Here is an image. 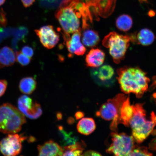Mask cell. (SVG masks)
Instances as JSON below:
<instances>
[{
	"label": "cell",
	"instance_id": "obj_1",
	"mask_svg": "<svg viewBox=\"0 0 156 156\" xmlns=\"http://www.w3.org/2000/svg\"><path fill=\"white\" fill-rule=\"evenodd\" d=\"M117 73L121 89L126 94L133 93L140 98L147 90L150 80L140 68L123 67L117 70Z\"/></svg>",
	"mask_w": 156,
	"mask_h": 156
},
{
	"label": "cell",
	"instance_id": "obj_2",
	"mask_svg": "<svg viewBox=\"0 0 156 156\" xmlns=\"http://www.w3.org/2000/svg\"><path fill=\"white\" fill-rule=\"evenodd\" d=\"M26 122L24 114L12 105L6 103L0 106V132L17 133Z\"/></svg>",
	"mask_w": 156,
	"mask_h": 156
},
{
	"label": "cell",
	"instance_id": "obj_3",
	"mask_svg": "<svg viewBox=\"0 0 156 156\" xmlns=\"http://www.w3.org/2000/svg\"><path fill=\"white\" fill-rule=\"evenodd\" d=\"M64 33L71 34L80 28L81 13L76 8L73 0H63L55 14Z\"/></svg>",
	"mask_w": 156,
	"mask_h": 156
},
{
	"label": "cell",
	"instance_id": "obj_4",
	"mask_svg": "<svg viewBox=\"0 0 156 156\" xmlns=\"http://www.w3.org/2000/svg\"><path fill=\"white\" fill-rule=\"evenodd\" d=\"M130 41L129 35L112 32L105 37L102 42L103 46L109 48V53L115 63L119 64L124 59Z\"/></svg>",
	"mask_w": 156,
	"mask_h": 156
},
{
	"label": "cell",
	"instance_id": "obj_5",
	"mask_svg": "<svg viewBox=\"0 0 156 156\" xmlns=\"http://www.w3.org/2000/svg\"><path fill=\"white\" fill-rule=\"evenodd\" d=\"M111 136L112 142L107 149V153L116 156H128L134 145L133 136L115 132L112 133Z\"/></svg>",
	"mask_w": 156,
	"mask_h": 156
},
{
	"label": "cell",
	"instance_id": "obj_6",
	"mask_svg": "<svg viewBox=\"0 0 156 156\" xmlns=\"http://www.w3.org/2000/svg\"><path fill=\"white\" fill-rule=\"evenodd\" d=\"M127 97L124 94H119L113 98L108 99L101 106L96 113L97 116L108 121L117 117L119 120L121 108Z\"/></svg>",
	"mask_w": 156,
	"mask_h": 156
},
{
	"label": "cell",
	"instance_id": "obj_7",
	"mask_svg": "<svg viewBox=\"0 0 156 156\" xmlns=\"http://www.w3.org/2000/svg\"><path fill=\"white\" fill-rule=\"evenodd\" d=\"M27 138L17 134H9L0 141V151L3 155L15 156L22 150V142Z\"/></svg>",
	"mask_w": 156,
	"mask_h": 156
},
{
	"label": "cell",
	"instance_id": "obj_8",
	"mask_svg": "<svg viewBox=\"0 0 156 156\" xmlns=\"http://www.w3.org/2000/svg\"><path fill=\"white\" fill-rule=\"evenodd\" d=\"M19 109L28 118L32 119H38L42 114L41 105L34 102L32 99L27 95H22L18 101Z\"/></svg>",
	"mask_w": 156,
	"mask_h": 156
},
{
	"label": "cell",
	"instance_id": "obj_9",
	"mask_svg": "<svg viewBox=\"0 0 156 156\" xmlns=\"http://www.w3.org/2000/svg\"><path fill=\"white\" fill-rule=\"evenodd\" d=\"M91 76L96 83L103 86L109 87L114 84V71L111 66L105 65L97 69H93Z\"/></svg>",
	"mask_w": 156,
	"mask_h": 156
},
{
	"label": "cell",
	"instance_id": "obj_10",
	"mask_svg": "<svg viewBox=\"0 0 156 156\" xmlns=\"http://www.w3.org/2000/svg\"><path fill=\"white\" fill-rule=\"evenodd\" d=\"M35 32L43 45L48 49L53 48L59 41V35L51 25L42 27L39 29L35 30Z\"/></svg>",
	"mask_w": 156,
	"mask_h": 156
},
{
	"label": "cell",
	"instance_id": "obj_11",
	"mask_svg": "<svg viewBox=\"0 0 156 156\" xmlns=\"http://www.w3.org/2000/svg\"><path fill=\"white\" fill-rule=\"evenodd\" d=\"M81 29L80 28L73 33L71 36H70L69 34L64 33V42L68 51L72 55H83L86 51V48L81 42Z\"/></svg>",
	"mask_w": 156,
	"mask_h": 156
},
{
	"label": "cell",
	"instance_id": "obj_12",
	"mask_svg": "<svg viewBox=\"0 0 156 156\" xmlns=\"http://www.w3.org/2000/svg\"><path fill=\"white\" fill-rule=\"evenodd\" d=\"M143 105L142 103H136L135 105H132L133 114L130 121L129 126L131 127L132 131L139 129L145 125L148 122Z\"/></svg>",
	"mask_w": 156,
	"mask_h": 156
},
{
	"label": "cell",
	"instance_id": "obj_13",
	"mask_svg": "<svg viewBox=\"0 0 156 156\" xmlns=\"http://www.w3.org/2000/svg\"><path fill=\"white\" fill-rule=\"evenodd\" d=\"M156 126V115L152 112L150 120L147 123L135 131H132L133 136L136 142L141 143L145 140L154 130Z\"/></svg>",
	"mask_w": 156,
	"mask_h": 156
},
{
	"label": "cell",
	"instance_id": "obj_14",
	"mask_svg": "<svg viewBox=\"0 0 156 156\" xmlns=\"http://www.w3.org/2000/svg\"><path fill=\"white\" fill-rule=\"evenodd\" d=\"M129 36L130 41L133 44L144 46H149L153 44L155 39L154 33L147 28L142 29Z\"/></svg>",
	"mask_w": 156,
	"mask_h": 156
},
{
	"label": "cell",
	"instance_id": "obj_15",
	"mask_svg": "<svg viewBox=\"0 0 156 156\" xmlns=\"http://www.w3.org/2000/svg\"><path fill=\"white\" fill-rule=\"evenodd\" d=\"M37 148L40 156H62L64 152L63 148L52 140L38 145Z\"/></svg>",
	"mask_w": 156,
	"mask_h": 156
},
{
	"label": "cell",
	"instance_id": "obj_16",
	"mask_svg": "<svg viewBox=\"0 0 156 156\" xmlns=\"http://www.w3.org/2000/svg\"><path fill=\"white\" fill-rule=\"evenodd\" d=\"M105 54L98 48H92L86 56L85 62L87 67L98 68L102 65L105 59Z\"/></svg>",
	"mask_w": 156,
	"mask_h": 156
},
{
	"label": "cell",
	"instance_id": "obj_17",
	"mask_svg": "<svg viewBox=\"0 0 156 156\" xmlns=\"http://www.w3.org/2000/svg\"><path fill=\"white\" fill-rule=\"evenodd\" d=\"M133 114V109L130 105L129 97H127L121 108L118 120V124H122L126 126H129V122Z\"/></svg>",
	"mask_w": 156,
	"mask_h": 156
},
{
	"label": "cell",
	"instance_id": "obj_18",
	"mask_svg": "<svg viewBox=\"0 0 156 156\" xmlns=\"http://www.w3.org/2000/svg\"><path fill=\"white\" fill-rule=\"evenodd\" d=\"M16 61L14 51L8 46L0 49V69L12 66Z\"/></svg>",
	"mask_w": 156,
	"mask_h": 156
},
{
	"label": "cell",
	"instance_id": "obj_19",
	"mask_svg": "<svg viewBox=\"0 0 156 156\" xmlns=\"http://www.w3.org/2000/svg\"><path fill=\"white\" fill-rule=\"evenodd\" d=\"M116 0H95L99 15L107 17L112 14L115 6Z\"/></svg>",
	"mask_w": 156,
	"mask_h": 156
},
{
	"label": "cell",
	"instance_id": "obj_20",
	"mask_svg": "<svg viewBox=\"0 0 156 156\" xmlns=\"http://www.w3.org/2000/svg\"><path fill=\"white\" fill-rule=\"evenodd\" d=\"M82 42L88 47H93L96 46L100 41L98 33L90 27L83 29Z\"/></svg>",
	"mask_w": 156,
	"mask_h": 156
},
{
	"label": "cell",
	"instance_id": "obj_21",
	"mask_svg": "<svg viewBox=\"0 0 156 156\" xmlns=\"http://www.w3.org/2000/svg\"><path fill=\"white\" fill-rule=\"evenodd\" d=\"M77 128L79 133L87 136L94 131L96 129V124L92 118H83L78 122Z\"/></svg>",
	"mask_w": 156,
	"mask_h": 156
},
{
	"label": "cell",
	"instance_id": "obj_22",
	"mask_svg": "<svg viewBox=\"0 0 156 156\" xmlns=\"http://www.w3.org/2000/svg\"><path fill=\"white\" fill-rule=\"evenodd\" d=\"M37 83L34 78L27 77L21 80L19 88L21 92L25 94H30L36 89Z\"/></svg>",
	"mask_w": 156,
	"mask_h": 156
},
{
	"label": "cell",
	"instance_id": "obj_23",
	"mask_svg": "<svg viewBox=\"0 0 156 156\" xmlns=\"http://www.w3.org/2000/svg\"><path fill=\"white\" fill-rule=\"evenodd\" d=\"M133 20L130 16L123 14L120 16L116 21V26L119 30L123 32H127L132 28Z\"/></svg>",
	"mask_w": 156,
	"mask_h": 156
},
{
	"label": "cell",
	"instance_id": "obj_24",
	"mask_svg": "<svg viewBox=\"0 0 156 156\" xmlns=\"http://www.w3.org/2000/svg\"><path fill=\"white\" fill-rule=\"evenodd\" d=\"M85 144L76 142L73 145L64 147L63 156H81L84 150Z\"/></svg>",
	"mask_w": 156,
	"mask_h": 156
},
{
	"label": "cell",
	"instance_id": "obj_25",
	"mask_svg": "<svg viewBox=\"0 0 156 156\" xmlns=\"http://www.w3.org/2000/svg\"><path fill=\"white\" fill-rule=\"evenodd\" d=\"M148 151L147 148L144 146L134 145L131 152L128 156H152Z\"/></svg>",
	"mask_w": 156,
	"mask_h": 156
},
{
	"label": "cell",
	"instance_id": "obj_26",
	"mask_svg": "<svg viewBox=\"0 0 156 156\" xmlns=\"http://www.w3.org/2000/svg\"><path fill=\"white\" fill-rule=\"evenodd\" d=\"M28 33V29L26 27L21 26L15 29L13 36L19 41H24Z\"/></svg>",
	"mask_w": 156,
	"mask_h": 156
},
{
	"label": "cell",
	"instance_id": "obj_27",
	"mask_svg": "<svg viewBox=\"0 0 156 156\" xmlns=\"http://www.w3.org/2000/svg\"><path fill=\"white\" fill-rule=\"evenodd\" d=\"M60 134L62 136V137L63 138L64 143L65 144H67L68 145H73L76 142L77 139L74 136L73 137L70 134H67L63 130V129L62 127L60 126L59 128Z\"/></svg>",
	"mask_w": 156,
	"mask_h": 156
},
{
	"label": "cell",
	"instance_id": "obj_28",
	"mask_svg": "<svg viewBox=\"0 0 156 156\" xmlns=\"http://www.w3.org/2000/svg\"><path fill=\"white\" fill-rule=\"evenodd\" d=\"M16 61L22 66L28 65L31 61V58L25 55L20 51H18L16 52Z\"/></svg>",
	"mask_w": 156,
	"mask_h": 156
},
{
	"label": "cell",
	"instance_id": "obj_29",
	"mask_svg": "<svg viewBox=\"0 0 156 156\" xmlns=\"http://www.w3.org/2000/svg\"><path fill=\"white\" fill-rule=\"evenodd\" d=\"M15 29L0 27V43L3 40L13 35Z\"/></svg>",
	"mask_w": 156,
	"mask_h": 156
},
{
	"label": "cell",
	"instance_id": "obj_30",
	"mask_svg": "<svg viewBox=\"0 0 156 156\" xmlns=\"http://www.w3.org/2000/svg\"><path fill=\"white\" fill-rule=\"evenodd\" d=\"M41 4L44 6H54V5L60 4V3L63 0H38Z\"/></svg>",
	"mask_w": 156,
	"mask_h": 156
},
{
	"label": "cell",
	"instance_id": "obj_31",
	"mask_svg": "<svg viewBox=\"0 0 156 156\" xmlns=\"http://www.w3.org/2000/svg\"><path fill=\"white\" fill-rule=\"evenodd\" d=\"M7 23L6 13L2 9H0V27L4 28L6 26Z\"/></svg>",
	"mask_w": 156,
	"mask_h": 156
},
{
	"label": "cell",
	"instance_id": "obj_32",
	"mask_svg": "<svg viewBox=\"0 0 156 156\" xmlns=\"http://www.w3.org/2000/svg\"><path fill=\"white\" fill-rule=\"evenodd\" d=\"M21 52L25 55L31 58H32L34 56V49L29 46H25L23 47L21 50Z\"/></svg>",
	"mask_w": 156,
	"mask_h": 156
},
{
	"label": "cell",
	"instance_id": "obj_33",
	"mask_svg": "<svg viewBox=\"0 0 156 156\" xmlns=\"http://www.w3.org/2000/svg\"><path fill=\"white\" fill-rule=\"evenodd\" d=\"M8 83L5 80H0V97L4 94L6 90Z\"/></svg>",
	"mask_w": 156,
	"mask_h": 156
},
{
	"label": "cell",
	"instance_id": "obj_34",
	"mask_svg": "<svg viewBox=\"0 0 156 156\" xmlns=\"http://www.w3.org/2000/svg\"><path fill=\"white\" fill-rule=\"evenodd\" d=\"M82 156H101L102 155L101 154L98 153L96 151H89L84 152L81 154Z\"/></svg>",
	"mask_w": 156,
	"mask_h": 156
},
{
	"label": "cell",
	"instance_id": "obj_35",
	"mask_svg": "<svg viewBox=\"0 0 156 156\" xmlns=\"http://www.w3.org/2000/svg\"><path fill=\"white\" fill-rule=\"evenodd\" d=\"M18 41L19 40L15 38L13 39L12 41V49L16 52L18 51Z\"/></svg>",
	"mask_w": 156,
	"mask_h": 156
},
{
	"label": "cell",
	"instance_id": "obj_36",
	"mask_svg": "<svg viewBox=\"0 0 156 156\" xmlns=\"http://www.w3.org/2000/svg\"><path fill=\"white\" fill-rule=\"evenodd\" d=\"M21 1L25 7H28L33 5L35 0H21Z\"/></svg>",
	"mask_w": 156,
	"mask_h": 156
},
{
	"label": "cell",
	"instance_id": "obj_37",
	"mask_svg": "<svg viewBox=\"0 0 156 156\" xmlns=\"http://www.w3.org/2000/svg\"><path fill=\"white\" fill-rule=\"evenodd\" d=\"M149 149L151 151H156V138L152 140L149 144Z\"/></svg>",
	"mask_w": 156,
	"mask_h": 156
},
{
	"label": "cell",
	"instance_id": "obj_38",
	"mask_svg": "<svg viewBox=\"0 0 156 156\" xmlns=\"http://www.w3.org/2000/svg\"><path fill=\"white\" fill-rule=\"evenodd\" d=\"M75 117L77 120L82 118L84 115V114L83 112H78L75 114Z\"/></svg>",
	"mask_w": 156,
	"mask_h": 156
},
{
	"label": "cell",
	"instance_id": "obj_39",
	"mask_svg": "<svg viewBox=\"0 0 156 156\" xmlns=\"http://www.w3.org/2000/svg\"><path fill=\"white\" fill-rule=\"evenodd\" d=\"M151 88L150 87V90H153V89H155L156 87V76L154 77L153 78V83H152Z\"/></svg>",
	"mask_w": 156,
	"mask_h": 156
},
{
	"label": "cell",
	"instance_id": "obj_40",
	"mask_svg": "<svg viewBox=\"0 0 156 156\" xmlns=\"http://www.w3.org/2000/svg\"><path fill=\"white\" fill-rule=\"evenodd\" d=\"M5 0H0V6L3 5L5 3Z\"/></svg>",
	"mask_w": 156,
	"mask_h": 156
}]
</instances>
